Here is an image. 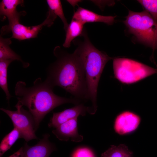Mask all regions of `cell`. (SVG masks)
Here are the masks:
<instances>
[{
    "mask_svg": "<svg viewBox=\"0 0 157 157\" xmlns=\"http://www.w3.org/2000/svg\"><path fill=\"white\" fill-rule=\"evenodd\" d=\"M113 67L115 77L122 83L127 84L135 83L157 74V69L125 58H114Z\"/></svg>",
    "mask_w": 157,
    "mask_h": 157,
    "instance_id": "cell-5",
    "label": "cell"
},
{
    "mask_svg": "<svg viewBox=\"0 0 157 157\" xmlns=\"http://www.w3.org/2000/svg\"><path fill=\"white\" fill-rule=\"evenodd\" d=\"M72 157H95L92 151L88 148L81 147L77 149L73 154Z\"/></svg>",
    "mask_w": 157,
    "mask_h": 157,
    "instance_id": "cell-21",
    "label": "cell"
},
{
    "mask_svg": "<svg viewBox=\"0 0 157 157\" xmlns=\"http://www.w3.org/2000/svg\"><path fill=\"white\" fill-rule=\"evenodd\" d=\"M24 3V1L22 0H3L0 3V15L7 17L9 24L19 20L20 16L24 15L26 13L24 11L18 12L16 8Z\"/></svg>",
    "mask_w": 157,
    "mask_h": 157,
    "instance_id": "cell-13",
    "label": "cell"
},
{
    "mask_svg": "<svg viewBox=\"0 0 157 157\" xmlns=\"http://www.w3.org/2000/svg\"><path fill=\"white\" fill-rule=\"evenodd\" d=\"M84 24L77 20L72 19L66 30V35L63 46L69 48L72 41L83 33Z\"/></svg>",
    "mask_w": 157,
    "mask_h": 157,
    "instance_id": "cell-15",
    "label": "cell"
},
{
    "mask_svg": "<svg viewBox=\"0 0 157 157\" xmlns=\"http://www.w3.org/2000/svg\"><path fill=\"white\" fill-rule=\"evenodd\" d=\"M124 23L140 42L153 50L157 49V22L148 12L129 10Z\"/></svg>",
    "mask_w": 157,
    "mask_h": 157,
    "instance_id": "cell-4",
    "label": "cell"
},
{
    "mask_svg": "<svg viewBox=\"0 0 157 157\" xmlns=\"http://www.w3.org/2000/svg\"><path fill=\"white\" fill-rule=\"evenodd\" d=\"M22 105L19 101L15 105L16 111H13L1 108L0 110L10 117L13 125L14 128L19 131L21 138L26 142L33 139H37L35 133V125L32 115L24 109Z\"/></svg>",
    "mask_w": 157,
    "mask_h": 157,
    "instance_id": "cell-6",
    "label": "cell"
},
{
    "mask_svg": "<svg viewBox=\"0 0 157 157\" xmlns=\"http://www.w3.org/2000/svg\"><path fill=\"white\" fill-rule=\"evenodd\" d=\"M21 135L19 131L16 129H13L7 134L2 140L0 145V156L10 149L19 138Z\"/></svg>",
    "mask_w": 157,
    "mask_h": 157,
    "instance_id": "cell-17",
    "label": "cell"
},
{
    "mask_svg": "<svg viewBox=\"0 0 157 157\" xmlns=\"http://www.w3.org/2000/svg\"><path fill=\"white\" fill-rule=\"evenodd\" d=\"M46 1L49 9L52 11L57 17L60 18L64 24V28L66 31L69 24L65 16L60 0H47Z\"/></svg>",
    "mask_w": 157,
    "mask_h": 157,
    "instance_id": "cell-19",
    "label": "cell"
},
{
    "mask_svg": "<svg viewBox=\"0 0 157 157\" xmlns=\"http://www.w3.org/2000/svg\"><path fill=\"white\" fill-rule=\"evenodd\" d=\"M55 17L51 13H47V17L41 24L35 26H27L20 23L19 21L15 23L11 27L10 32L12 35L10 38H15L19 40L36 38L44 26L48 27L52 25L56 19Z\"/></svg>",
    "mask_w": 157,
    "mask_h": 157,
    "instance_id": "cell-7",
    "label": "cell"
},
{
    "mask_svg": "<svg viewBox=\"0 0 157 157\" xmlns=\"http://www.w3.org/2000/svg\"><path fill=\"white\" fill-rule=\"evenodd\" d=\"M132 151L124 144L116 146H111L108 149L102 153L101 157H133Z\"/></svg>",
    "mask_w": 157,
    "mask_h": 157,
    "instance_id": "cell-16",
    "label": "cell"
},
{
    "mask_svg": "<svg viewBox=\"0 0 157 157\" xmlns=\"http://www.w3.org/2000/svg\"><path fill=\"white\" fill-rule=\"evenodd\" d=\"M24 155L23 148L22 147L18 150L8 157H23Z\"/></svg>",
    "mask_w": 157,
    "mask_h": 157,
    "instance_id": "cell-22",
    "label": "cell"
},
{
    "mask_svg": "<svg viewBox=\"0 0 157 157\" xmlns=\"http://www.w3.org/2000/svg\"><path fill=\"white\" fill-rule=\"evenodd\" d=\"M140 122V117L136 114L130 111H125L116 117L114 129L118 134L124 135L135 130Z\"/></svg>",
    "mask_w": 157,
    "mask_h": 157,
    "instance_id": "cell-10",
    "label": "cell"
},
{
    "mask_svg": "<svg viewBox=\"0 0 157 157\" xmlns=\"http://www.w3.org/2000/svg\"><path fill=\"white\" fill-rule=\"evenodd\" d=\"M10 38H4L0 37V60H12L13 61H20L24 67H27L28 63H25L22 61L20 56L16 54L9 47L11 44Z\"/></svg>",
    "mask_w": 157,
    "mask_h": 157,
    "instance_id": "cell-14",
    "label": "cell"
},
{
    "mask_svg": "<svg viewBox=\"0 0 157 157\" xmlns=\"http://www.w3.org/2000/svg\"><path fill=\"white\" fill-rule=\"evenodd\" d=\"M138 1L157 22V0H140Z\"/></svg>",
    "mask_w": 157,
    "mask_h": 157,
    "instance_id": "cell-20",
    "label": "cell"
},
{
    "mask_svg": "<svg viewBox=\"0 0 157 157\" xmlns=\"http://www.w3.org/2000/svg\"><path fill=\"white\" fill-rule=\"evenodd\" d=\"M74 53L81 62L86 81L88 100L91 102L88 113L95 114L97 109V96L98 84L103 70L107 62L112 58L99 51L91 43L87 36Z\"/></svg>",
    "mask_w": 157,
    "mask_h": 157,
    "instance_id": "cell-3",
    "label": "cell"
},
{
    "mask_svg": "<svg viewBox=\"0 0 157 157\" xmlns=\"http://www.w3.org/2000/svg\"><path fill=\"white\" fill-rule=\"evenodd\" d=\"M12 60H0V86L5 93L6 99L9 102L11 96L8 90L7 83V70Z\"/></svg>",
    "mask_w": 157,
    "mask_h": 157,
    "instance_id": "cell-18",
    "label": "cell"
},
{
    "mask_svg": "<svg viewBox=\"0 0 157 157\" xmlns=\"http://www.w3.org/2000/svg\"><path fill=\"white\" fill-rule=\"evenodd\" d=\"M54 54L57 59L47 69L45 81L53 88L59 86L83 102L88 101L85 73L78 56L74 53L70 54L57 49Z\"/></svg>",
    "mask_w": 157,
    "mask_h": 157,
    "instance_id": "cell-1",
    "label": "cell"
},
{
    "mask_svg": "<svg viewBox=\"0 0 157 157\" xmlns=\"http://www.w3.org/2000/svg\"><path fill=\"white\" fill-rule=\"evenodd\" d=\"M88 106H85L83 103H81L61 112L53 113L48 124V126L56 128L70 120L78 118L80 115L85 116L88 112Z\"/></svg>",
    "mask_w": 157,
    "mask_h": 157,
    "instance_id": "cell-8",
    "label": "cell"
},
{
    "mask_svg": "<svg viewBox=\"0 0 157 157\" xmlns=\"http://www.w3.org/2000/svg\"><path fill=\"white\" fill-rule=\"evenodd\" d=\"M116 16H105L98 15L92 11L79 7L74 14L72 19L78 21L84 24L87 23L101 22L112 25Z\"/></svg>",
    "mask_w": 157,
    "mask_h": 157,
    "instance_id": "cell-12",
    "label": "cell"
},
{
    "mask_svg": "<svg viewBox=\"0 0 157 157\" xmlns=\"http://www.w3.org/2000/svg\"><path fill=\"white\" fill-rule=\"evenodd\" d=\"M53 88L45 80L36 79L31 87L22 81L16 84L15 93L18 101L26 106L32 115L35 122V130L45 115L56 107L63 104L71 103L76 105L83 103L74 98H67L55 94Z\"/></svg>",
    "mask_w": 157,
    "mask_h": 157,
    "instance_id": "cell-2",
    "label": "cell"
},
{
    "mask_svg": "<svg viewBox=\"0 0 157 157\" xmlns=\"http://www.w3.org/2000/svg\"><path fill=\"white\" fill-rule=\"evenodd\" d=\"M77 118L72 119L61 124L53 130L52 133L61 141L70 140L76 142H81L83 137L78 132Z\"/></svg>",
    "mask_w": 157,
    "mask_h": 157,
    "instance_id": "cell-11",
    "label": "cell"
},
{
    "mask_svg": "<svg viewBox=\"0 0 157 157\" xmlns=\"http://www.w3.org/2000/svg\"><path fill=\"white\" fill-rule=\"evenodd\" d=\"M49 134L44 135L43 138L33 146H29L25 143L23 147V157H49L56 149L55 144L49 141Z\"/></svg>",
    "mask_w": 157,
    "mask_h": 157,
    "instance_id": "cell-9",
    "label": "cell"
}]
</instances>
